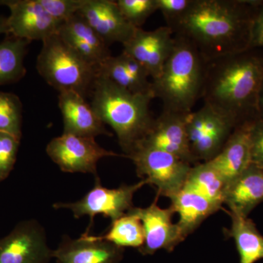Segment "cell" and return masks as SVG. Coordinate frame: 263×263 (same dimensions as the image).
<instances>
[{"label": "cell", "instance_id": "obj_1", "mask_svg": "<svg viewBox=\"0 0 263 263\" xmlns=\"http://www.w3.org/2000/svg\"><path fill=\"white\" fill-rule=\"evenodd\" d=\"M259 0H194L173 31L187 39L207 62L249 49Z\"/></svg>", "mask_w": 263, "mask_h": 263}, {"label": "cell", "instance_id": "obj_2", "mask_svg": "<svg viewBox=\"0 0 263 263\" xmlns=\"http://www.w3.org/2000/svg\"><path fill=\"white\" fill-rule=\"evenodd\" d=\"M262 80L263 52L249 48L207 62L201 99L236 127L259 119Z\"/></svg>", "mask_w": 263, "mask_h": 263}, {"label": "cell", "instance_id": "obj_3", "mask_svg": "<svg viewBox=\"0 0 263 263\" xmlns=\"http://www.w3.org/2000/svg\"><path fill=\"white\" fill-rule=\"evenodd\" d=\"M95 113L114 129L126 157L149 131L155 118L150 111L152 93H132L106 78L97 75L91 94Z\"/></svg>", "mask_w": 263, "mask_h": 263}, {"label": "cell", "instance_id": "obj_4", "mask_svg": "<svg viewBox=\"0 0 263 263\" xmlns=\"http://www.w3.org/2000/svg\"><path fill=\"white\" fill-rule=\"evenodd\" d=\"M174 37V48L162 73L152 81V92L162 101L163 110L191 113L202 98L208 62L187 39Z\"/></svg>", "mask_w": 263, "mask_h": 263}, {"label": "cell", "instance_id": "obj_5", "mask_svg": "<svg viewBox=\"0 0 263 263\" xmlns=\"http://www.w3.org/2000/svg\"><path fill=\"white\" fill-rule=\"evenodd\" d=\"M42 43L36 65L41 77L59 92L72 91L84 98L89 96L96 79L97 68L85 62L58 34Z\"/></svg>", "mask_w": 263, "mask_h": 263}, {"label": "cell", "instance_id": "obj_6", "mask_svg": "<svg viewBox=\"0 0 263 263\" xmlns=\"http://www.w3.org/2000/svg\"><path fill=\"white\" fill-rule=\"evenodd\" d=\"M127 158L136 166L138 177L157 187L158 196L168 198L182 190L193 166L167 152L143 147L137 148Z\"/></svg>", "mask_w": 263, "mask_h": 263}, {"label": "cell", "instance_id": "obj_7", "mask_svg": "<svg viewBox=\"0 0 263 263\" xmlns=\"http://www.w3.org/2000/svg\"><path fill=\"white\" fill-rule=\"evenodd\" d=\"M144 180L132 185H122L116 189H108L102 186L100 178H95V186L83 198L74 202H57L55 209H69L76 219L89 216L90 224L86 233H90L95 216L101 214L117 220L133 207V197L138 190L146 185Z\"/></svg>", "mask_w": 263, "mask_h": 263}, {"label": "cell", "instance_id": "obj_8", "mask_svg": "<svg viewBox=\"0 0 263 263\" xmlns=\"http://www.w3.org/2000/svg\"><path fill=\"white\" fill-rule=\"evenodd\" d=\"M186 127L191 152L198 164L212 160L219 153L235 126L204 104L201 108L190 114Z\"/></svg>", "mask_w": 263, "mask_h": 263}, {"label": "cell", "instance_id": "obj_9", "mask_svg": "<svg viewBox=\"0 0 263 263\" xmlns=\"http://www.w3.org/2000/svg\"><path fill=\"white\" fill-rule=\"evenodd\" d=\"M46 153L63 172L91 174L98 177L99 160L104 157H124L103 148L95 138L63 133L53 138L46 146Z\"/></svg>", "mask_w": 263, "mask_h": 263}, {"label": "cell", "instance_id": "obj_10", "mask_svg": "<svg viewBox=\"0 0 263 263\" xmlns=\"http://www.w3.org/2000/svg\"><path fill=\"white\" fill-rule=\"evenodd\" d=\"M53 253L44 228L34 219L20 221L0 239V263H48Z\"/></svg>", "mask_w": 263, "mask_h": 263}, {"label": "cell", "instance_id": "obj_11", "mask_svg": "<svg viewBox=\"0 0 263 263\" xmlns=\"http://www.w3.org/2000/svg\"><path fill=\"white\" fill-rule=\"evenodd\" d=\"M190 114L162 110L137 148L163 151L192 165L197 164L189 143L186 125Z\"/></svg>", "mask_w": 263, "mask_h": 263}, {"label": "cell", "instance_id": "obj_12", "mask_svg": "<svg viewBox=\"0 0 263 263\" xmlns=\"http://www.w3.org/2000/svg\"><path fill=\"white\" fill-rule=\"evenodd\" d=\"M158 195L146 208L133 207L129 212L136 214L143 224L144 243L138 249L143 255H153L164 249L171 252L184 240L177 224L172 221L175 214L171 207L162 209L157 204Z\"/></svg>", "mask_w": 263, "mask_h": 263}, {"label": "cell", "instance_id": "obj_13", "mask_svg": "<svg viewBox=\"0 0 263 263\" xmlns=\"http://www.w3.org/2000/svg\"><path fill=\"white\" fill-rule=\"evenodd\" d=\"M174 42V32L167 26L152 31L138 28L130 39L123 44L122 52L143 66L154 81L162 73Z\"/></svg>", "mask_w": 263, "mask_h": 263}, {"label": "cell", "instance_id": "obj_14", "mask_svg": "<svg viewBox=\"0 0 263 263\" xmlns=\"http://www.w3.org/2000/svg\"><path fill=\"white\" fill-rule=\"evenodd\" d=\"M10 10L9 34L25 41H44L57 34L60 24L43 8L39 0H2Z\"/></svg>", "mask_w": 263, "mask_h": 263}, {"label": "cell", "instance_id": "obj_15", "mask_svg": "<svg viewBox=\"0 0 263 263\" xmlns=\"http://www.w3.org/2000/svg\"><path fill=\"white\" fill-rule=\"evenodd\" d=\"M79 13L108 46L114 43L124 44L138 29L123 16L117 1L85 0Z\"/></svg>", "mask_w": 263, "mask_h": 263}, {"label": "cell", "instance_id": "obj_16", "mask_svg": "<svg viewBox=\"0 0 263 263\" xmlns=\"http://www.w3.org/2000/svg\"><path fill=\"white\" fill-rule=\"evenodd\" d=\"M124 248L85 233L77 239L65 235L53 257L57 263H120Z\"/></svg>", "mask_w": 263, "mask_h": 263}, {"label": "cell", "instance_id": "obj_17", "mask_svg": "<svg viewBox=\"0 0 263 263\" xmlns=\"http://www.w3.org/2000/svg\"><path fill=\"white\" fill-rule=\"evenodd\" d=\"M57 34L85 62L95 68L112 56L110 46L79 13L62 23Z\"/></svg>", "mask_w": 263, "mask_h": 263}, {"label": "cell", "instance_id": "obj_18", "mask_svg": "<svg viewBox=\"0 0 263 263\" xmlns=\"http://www.w3.org/2000/svg\"><path fill=\"white\" fill-rule=\"evenodd\" d=\"M58 101L63 118V133L95 138L101 135L113 136L91 104L81 95L72 91H60Z\"/></svg>", "mask_w": 263, "mask_h": 263}, {"label": "cell", "instance_id": "obj_19", "mask_svg": "<svg viewBox=\"0 0 263 263\" xmlns=\"http://www.w3.org/2000/svg\"><path fill=\"white\" fill-rule=\"evenodd\" d=\"M254 122L237 126L219 153L209 161L224 178L228 186L252 164L250 129Z\"/></svg>", "mask_w": 263, "mask_h": 263}, {"label": "cell", "instance_id": "obj_20", "mask_svg": "<svg viewBox=\"0 0 263 263\" xmlns=\"http://www.w3.org/2000/svg\"><path fill=\"white\" fill-rule=\"evenodd\" d=\"M263 202V168L251 164L234 181L228 184L224 204L230 212L241 217L249 214Z\"/></svg>", "mask_w": 263, "mask_h": 263}, {"label": "cell", "instance_id": "obj_21", "mask_svg": "<svg viewBox=\"0 0 263 263\" xmlns=\"http://www.w3.org/2000/svg\"><path fill=\"white\" fill-rule=\"evenodd\" d=\"M97 75L106 78L132 93L153 94L152 81L148 80L150 76L146 69L123 52L119 56L108 57L97 69Z\"/></svg>", "mask_w": 263, "mask_h": 263}, {"label": "cell", "instance_id": "obj_22", "mask_svg": "<svg viewBox=\"0 0 263 263\" xmlns=\"http://www.w3.org/2000/svg\"><path fill=\"white\" fill-rule=\"evenodd\" d=\"M171 209L179 214L176 223L184 239L193 233L209 216L221 210L222 205L211 201L191 190L182 189L169 197Z\"/></svg>", "mask_w": 263, "mask_h": 263}, {"label": "cell", "instance_id": "obj_23", "mask_svg": "<svg viewBox=\"0 0 263 263\" xmlns=\"http://www.w3.org/2000/svg\"><path fill=\"white\" fill-rule=\"evenodd\" d=\"M231 227L226 233L234 240L240 263H255L263 259V236L252 219L229 213Z\"/></svg>", "mask_w": 263, "mask_h": 263}, {"label": "cell", "instance_id": "obj_24", "mask_svg": "<svg viewBox=\"0 0 263 263\" xmlns=\"http://www.w3.org/2000/svg\"><path fill=\"white\" fill-rule=\"evenodd\" d=\"M227 187L226 180L209 162L193 165L183 186L220 205L224 204Z\"/></svg>", "mask_w": 263, "mask_h": 263}, {"label": "cell", "instance_id": "obj_25", "mask_svg": "<svg viewBox=\"0 0 263 263\" xmlns=\"http://www.w3.org/2000/svg\"><path fill=\"white\" fill-rule=\"evenodd\" d=\"M94 237L96 239L107 240L118 247L141 248L144 243V230L139 218L130 212L117 220L105 234Z\"/></svg>", "mask_w": 263, "mask_h": 263}, {"label": "cell", "instance_id": "obj_26", "mask_svg": "<svg viewBox=\"0 0 263 263\" xmlns=\"http://www.w3.org/2000/svg\"><path fill=\"white\" fill-rule=\"evenodd\" d=\"M29 43L14 37L0 43V85L15 82L25 75L24 60Z\"/></svg>", "mask_w": 263, "mask_h": 263}, {"label": "cell", "instance_id": "obj_27", "mask_svg": "<svg viewBox=\"0 0 263 263\" xmlns=\"http://www.w3.org/2000/svg\"><path fill=\"white\" fill-rule=\"evenodd\" d=\"M22 127V102L15 95L0 91V133L21 140Z\"/></svg>", "mask_w": 263, "mask_h": 263}, {"label": "cell", "instance_id": "obj_28", "mask_svg": "<svg viewBox=\"0 0 263 263\" xmlns=\"http://www.w3.org/2000/svg\"><path fill=\"white\" fill-rule=\"evenodd\" d=\"M117 4L123 16L136 28H141L157 10V0H118Z\"/></svg>", "mask_w": 263, "mask_h": 263}, {"label": "cell", "instance_id": "obj_29", "mask_svg": "<svg viewBox=\"0 0 263 263\" xmlns=\"http://www.w3.org/2000/svg\"><path fill=\"white\" fill-rule=\"evenodd\" d=\"M20 140L7 133H0V182L9 176L14 167Z\"/></svg>", "mask_w": 263, "mask_h": 263}, {"label": "cell", "instance_id": "obj_30", "mask_svg": "<svg viewBox=\"0 0 263 263\" xmlns=\"http://www.w3.org/2000/svg\"><path fill=\"white\" fill-rule=\"evenodd\" d=\"M193 3L194 0H157V10L163 15L166 26L174 31Z\"/></svg>", "mask_w": 263, "mask_h": 263}, {"label": "cell", "instance_id": "obj_31", "mask_svg": "<svg viewBox=\"0 0 263 263\" xmlns=\"http://www.w3.org/2000/svg\"><path fill=\"white\" fill-rule=\"evenodd\" d=\"M45 10L61 25L79 13L85 0H39Z\"/></svg>", "mask_w": 263, "mask_h": 263}, {"label": "cell", "instance_id": "obj_32", "mask_svg": "<svg viewBox=\"0 0 263 263\" xmlns=\"http://www.w3.org/2000/svg\"><path fill=\"white\" fill-rule=\"evenodd\" d=\"M252 164L263 168V119L252 123L250 129Z\"/></svg>", "mask_w": 263, "mask_h": 263}, {"label": "cell", "instance_id": "obj_33", "mask_svg": "<svg viewBox=\"0 0 263 263\" xmlns=\"http://www.w3.org/2000/svg\"><path fill=\"white\" fill-rule=\"evenodd\" d=\"M263 47V1L259 5L252 26L251 48Z\"/></svg>", "mask_w": 263, "mask_h": 263}, {"label": "cell", "instance_id": "obj_34", "mask_svg": "<svg viewBox=\"0 0 263 263\" xmlns=\"http://www.w3.org/2000/svg\"><path fill=\"white\" fill-rule=\"evenodd\" d=\"M258 114L259 119H263V80L259 91Z\"/></svg>", "mask_w": 263, "mask_h": 263}, {"label": "cell", "instance_id": "obj_35", "mask_svg": "<svg viewBox=\"0 0 263 263\" xmlns=\"http://www.w3.org/2000/svg\"><path fill=\"white\" fill-rule=\"evenodd\" d=\"M9 34V30L7 23V18L0 15V34Z\"/></svg>", "mask_w": 263, "mask_h": 263}]
</instances>
